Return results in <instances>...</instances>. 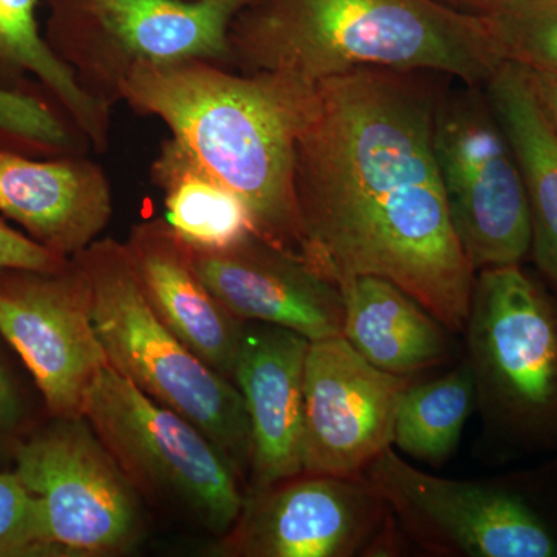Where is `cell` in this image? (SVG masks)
Here are the masks:
<instances>
[{"label":"cell","instance_id":"1","mask_svg":"<svg viewBox=\"0 0 557 557\" xmlns=\"http://www.w3.org/2000/svg\"><path fill=\"white\" fill-rule=\"evenodd\" d=\"M421 72L357 70L317 83L295 150L306 260L336 285L376 276L454 333L475 271L450 220L432 146L437 91Z\"/></svg>","mask_w":557,"mask_h":557},{"label":"cell","instance_id":"2","mask_svg":"<svg viewBox=\"0 0 557 557\" xmlns=\"http://www.w3.org/2000/svg\"><path fill=\"white\" fill-rule=\"evenodd\" d=\"M317 83L282 72L234 73L215 62L143 64L121 101L166 124L201 166L244 200L256 234L306 259L295 194L296 141Z\"/></svg>","mask_w":557,"mask_h":557},{"label":"cell","instance_id":"3","mask_svg":"<svg viewBox=\"0 0 557 557\" xmlns=\"http://www.w3.org/2000/svg\"><path fill=\"white\" fill-rule=\"evenodd\" d=\"M228 44L231 70L311 83L394 70L483 86L504 62L485 16L440 0H251Z\"/></svg>","mask_w":557,"mask_h":557},{"label":"cell","instance_id":"4","mask_svg":"<svg viewBox=\"0 0 557 557\" xmlns=\"http://www.w3.org/2000/svg\"><path fill=\"white\" fill-rule=\"evenodd\" d=\"M73 259L89 284L91 318L110 368L196 424L248 482L251 428L236 384L205 364L153 313L123 242L95 240Z\"/></svg>","mask_w":557,"mask_h":557},{"label":"cell","instance_id":"5","mask_svg":"<svg viewBox=\"0 0 557 557\" xmlns=\"http://www.w3.org/2000/svg\"><path fill=\"white\" fill-rule=\"evenodd\" d=\"M468 364L486 434L511 454L557 445V300L520 265L475 273Z\"/></svg>","mask_w":557,"mask_h":557},{"label":"cell","instance_id":"6","mask_svg":"<svg viewBox=\"0 0 557 557\" xmlns=\"http://www.w3.org/2000/svg\"><path fill=\"white\" fill-rule=\"evenodd\" d=\"M47 44L95 100L113 109L143 64L201 60L228 67L230 27L251 0H40Z\"/></svg>","mask_w":557,"mask_h":557},{"label":"cell","instance_id":"7","mask_svg":"<svg viewBox=\"0 0 557 557\" xmlns=\"http://www.w3.org/2000/svg\"><path fill=\"white\" fill-rule=\"evenodd\" d=\"M83 417L137 493L174 502L219 537L236 523L245 500L240 478L185 417L110 366L91 383Z\"/></svg>","mask_w":557,"mask_h":557},{"label":"cell","instance_id":"8","mask_svg":"<svg viewBox=\"0 0 557 557\" xmlns=\"http://www.w3.org/2000/svg\"><path fill=\"white\" fill-rule=\"evenodd\" d=\"M437 91L432 146L458 242L472 270L520 265L530 255L525 180L483 86Z\"/></svg>","mask_w":557,"mask_h":557},{"label":"cell","instance_id":"9","mask_svg":"<svg viewBox=\"0 0 557 557\" xmlns=\"http://www.w3.org/2000/svg\"><path fill=\"white\" fill-rule=\"evenodd\" d=\"M11 461L60 556L116 555L137 541V491L86 418H51L22 440Z\"/></svg>","mask_w":557,"mask_h":557},{"label":"cell","instance_id":"10","mask_svg":"<svg viewBox=\"0 0 557 557\" xmlns=\"http://www.w3.org/2000/svg\"><path fill=\"white\" fill-rule=\"evenodd\" d=\"M361 475L432 555L557 557L556 531L511 491L434 478L409 465L394 446Z\"/></svg>","mask_w":557,"mask_h":557},{"label":"cell","instance_id":"11","mask_svg":"<svg viewBox=\"0 0 557 557\" xmlns=\"http://www.w3.org/2000/svg\"><path fill=\"white\" fill-rule=\"evenodd\" d=\"M0 335L38 387L50 418L83 417L109 359L75 259L60 270L0 269Z\"/></svg>","mask_w":557,"mask_h":557},{"label":"cell","instance_id":"12","mask_svg":"<svg viewBox=\"0 0 557 557\" xmlns=\"http://www.w3.org/2000/svg\"><path fill=\"white\" fill-rule=\"evenodd\" d=\"M391 509L362 475L300 474L249 491L215 552L242 557H351L386 548Z\"/></svg>","mask_w":557,"mask_h":557},{"label":"cell","instance_id":"13","mask_svg":"<svg viewBox=\"0 0 557 557\" xmlns=\"http://www.w3.org/2000/svg\"><path fill=\"white\" fill-rule=\"evenodd\" d=\"M409 376L384 372L344 336L311 341L304 370L302 474L355 478L394 446Z\"/></svg>","mask_w":557,"mask_h":557},{"label":"cell","instance_id":"14","mask_svg":"<svg viewBox=\"0 0 557 557\" xmlns=\"http://www.w3.org/2000/svg\"><path fill=\"white\" fill-rule=\"evenodd\" d=\"M193 256L212 295L242 321L289 329L310 343L343 336L338 285L295 252L252 233L233 247L193 248Z\"/></svg>","mask_w":557,"mask_h":557},{"label":"cell","instance_id":"15","mask_svg":"<svg viewBox=\"0 0 557 557\" xmlns=\"http://www.w3.org/2000/svg\"><path fill=\"white\" fill-rule=\"evenodd\" d=\"M310 341L293 330L245 322L233 383L251 428L249 491L302 474L304 370Z\"/></svg>","mask_w":557,"mask_h":557},{"label":"cell","instance_id":"16","mask_svg":"<svg viewBox=\"0 0 557 557\" xmlns=\"http://www.w3.org/2000/svg\"><path fill=\"white\" fill-rule=\"evenodd\" d=\"M112 214L109 177L86 156L0 152V215L53 255L78 256L98 240Z\"/></svg>","mask_w":557,"mask_h":557},{"label":"cell","instance_id":"17","mask_svg":"<svg viewBox=\"0 0 557 557\" xmlns=\"http://www.w3.org/2000/svg\"><path fill=\"white\" fill-rule=\"evenodd\" d=\"M123 244L153 313L205 364L233 381L245 321L212 295L194 265L193 248L166 219L137 223Z\"/></svg>","mask_w":557,"mask_h":557},{"label":"cell","instance_id":"18","mask_svg":"<svg viewBox=\"0 0 557 557\" xmlns=\"http://www.w3.org/2000/svg\"><path fill=\"white\" fill-rule=\"evenodd\" d=\"M483 89L525 180L530 252L557 293V132L523 65L502 62Z\"/></svg>","mask_w":557,"mask_h":557},{"label":"cell","instance_id":"19","mask_svg":"<svg viewBox=\"0 0 557 557\" xmlns=\"http://www.w3.org/2000/svg\"><path fill=\"white\" fill-rule=\"evenodd\" d=\"M338 287L344 299L343 336L370 364L410 376L449 358L445 325L394 282L354 276Z\"/></svg>","mask_w":557,"mask_h":557},{"label":"cell","instance_id":"20","mask_svg":"<svg viewBox=\"0 0 557 557\" xmlns=\"http://www.w3.org/2000/svg\"><path fill=\"white\" fill-rule=\"evenodd\" d=\"M40 0H0V89L44 91L57 102L90 148L104 153L112 109L91 98L40 32Z\"/></svg>","mask_w":557,"mask_h":557},{"label":"cell","instance_id":"21","mask_svg":"<svg viewBox=\"0 0 557 557\" xmlns=\"http://www.w3.org/2000/svg\"><path fill=\"white\" fill-rule=\"evenodd\" d=\"M150 180L164 194L166 222L189 247L228 248L256 233L244 200L174 138L161 143L150 164Z\"/></svg>","mask_w":557,"mask_h":557},{"label":"cell","instance_id":"22","mask_svg":"<svg viewBox=\"0 0 557 557\" xmlns=\"http://www.w3.org/2000/svg\"><path fill=\"white\" fill-rule=\"evenodd\" d=\"M475 408L474 376L467 359L437 380L410 383L399 399L394 446L418 461L442 467L456 450Z\"/></svg>","mask_w":557,"mask_h":557},{"label":"cell","instance_id":"23","mask_svg":"<svg viewBox=\"0 0 557 557\" xmlns=\"http://www.w3.org/2000/svg\"><path fill=\"white\" fill-rule=\"evenodd\" d=\"M89 141L44 91L0 89V152L86 156Z\"/></svg>","mask_w":557,"mask_h":557},{"label":"cell","instance_id":"24","mask_svg":"<svg viewBox=\"0 0 557 557\" xmlns=\"http://www.w3.org/2000/svg\"><path fill=\"white\" fill-rule=\"evenodd\" d=\"M483 16L504 61L557 73V0H497Z\"/></svg>","mask_w":557,"mask_h":557},{"label":"cell","instance_id":"25","mask_svg":"<svg viewBox=\"0 0 557 557\" xmlns=\"http://www.w3.org/2000/svg\"><path fill=\"white\" fill-rule=\"evenodd\" d=\"M38 500L13 469H0V557H53Z\"/></svg>","mask_w":557,"mask_h":557},{"label":"cell","instance_id":"26","mask_svg":"<svg viewBox=\"0 0 557 557\" xmlns=\"http://www.w3.org/2000/svg\"><path fill=\"white\" fill-rule=\"evenodd\" d=\"M30 423L28 405L25 401L20 381L10 369L7 358L0 354V446H7L10 454L27 438L25 431Z\"/></svg>","mask_w":557,"mask_h":557},{"label":"cell","instance_id":"27","mask_svg":"<svg viewBox=\"0 0 557 557\" xmlns=\"http://www.w3.org/2000/svg\"><path fill=\"white\" fill-rule=\"evenodd\" d=\"M69 260L40 247L0 218V269L60 270Z\"/></svg>","mask_w":557,"mask_h":557},{"label":"cell","instance_id":"28","mask_svg":"<svg viewBox=\"0 0 557 557\" xmlns=\"http://www.w3.org/2000/svg\"><path fill=\"white\" fill-rule=\"evenodd\" d=\"M528 72H530L542 108L557 132V73L531 69H528Z\"/></svg>","mask_w":557,"mask_h":557},{"label":"cell","instance_id":"29","mask_svg":"<svg viewBox=\"0 0 557 557\" xmlns=\"http://www.w3.org/2000/svg\"><path fill=\"white\" fill-rule=\"evenodd\" d=\"M454 9L467 11V13L485 14L493 9L497 0H440Z\"/></svg>","mask_w":557,"mask_h":557},{"label":"cell","instance_id":"30","mask_svg":"<svg viewBox=\"0 0 557 557\" xmlns=\"http://www.w3.org/2000/svg\"><path fill=\"white\" fill-rule=\"evenodd\" d=\"M186 2H197V0H186Z\"/></svg>","mask_w":557,"mask_h":557}]
</instances>
